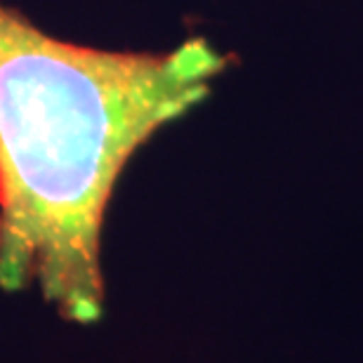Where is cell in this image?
<instances>
[{
	"instance_id": "1",
	"label": "cell",
	"mask_w": 363,
	"mask_h": 363,
	"mask_svg": "<svg viewBox=\"0 0 363 363\" xmlns=\"http://www.w3.org/2000/svg\"><path fill=\"white\" fill-rule=\"evenodd\" d=\"M227 67L201 35L168 52H113L55 38L0 3V290L35 288L64 321L97 323L116 182Z\"/></svg>"
}]
</instances>
